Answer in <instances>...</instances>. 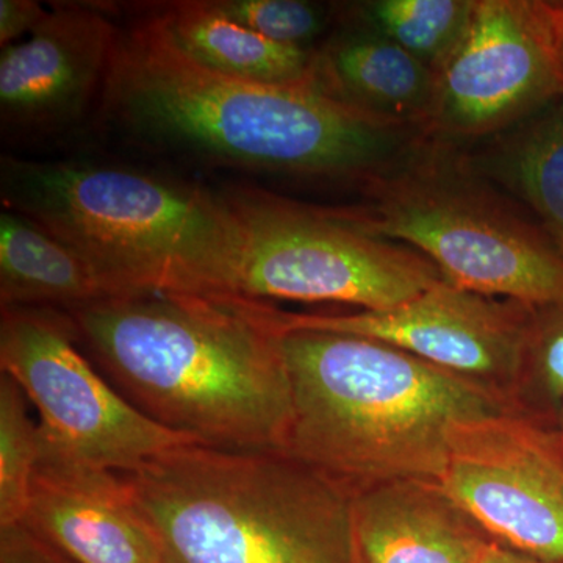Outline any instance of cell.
<instances>
[{
  "label": "cell",
  "instance_id": "cell-9",
  "mask_svg": "<svg viewBox=\"0 0 563 563\" xmlns=\"http://www.w3.org/2000/svg\"><path fill=\"white\" fill-rule=\"evenodd\" d=\"M562 98L550 2L474 0L461 40L437 69L422 129L444 140L483 139Z\"/></svg>",
  "mask_w": 563,
  "mask_h": 563
},
{
  "label": "cell",
  "instance_id": "cell-20",
  "mask_svg": "<svg viewBox=\"0 0 563 563\" xmlns=\"http://www.w3.org/2000/svg\"><path fill=\"white\" fill-rule=\"evenodd\" d=\"M510 402L515 412L558 426L563 412V303L532 310Z\"/></svg>",
  "mask_w": 563,
  "mask_h": 563
},
{
  "label": "cell",
  "instance_id": "cell-7",
  "mask_svg": "<svg viewBox=\"0 0 563 563\" xmlns=\"http://www.w3.org/2000/svg\"><path fill=\"white\" fill-rule=\"evenodd\" d=\"M225 198L242 229L236 295L244 298L346 303L377 312L446 279L420 252L363 232L336 209L251 188Z\"/></svg>",
  "mask_w": 563,
  "mask_h": 563
},
{
  "label": "cell",
  "instance_id": "cell-24",
  "mask_svg": "<svg viewBox=\"0 0 563 563\" xmlns=\"http://www.w3.org/2000/svg\"><path fill=\"white\" fill-rule=\"evenodd\" d=\"M49 10L35 0H0V46L32 35L46 20Z\"/></svg>",
  "mask_w": 563,
  "mask_h": 563
},
{
  "label": "cell",
  "instance_id": "cell-8",
  "mask_svg": "<svg viewBox=\"0 0 563 563\" xmlns=\"http://www.w3.org/2000/svg\"><path fill=\"white\" fill-rule=\"evenodd\" d=\"M0 366L38 410L41 429L92 465L129 472L163 451L199 443L135 409L85 357L66 310L2 307Z\"/></svg>",
  "mask_w": 563,
  "mask_h": 563
},
{
  "label": "cell",
  "instance_id": "cell-21",
  "mask_svg": "<svg viewBox=\"0 0 563 563\" xmlns=\"http://www.w3.org/2000/svg\"><path fill=\"white\" fill-rule=\"evenodd\" d=\"M40 457V422L32 420L20 384L0 376V528L21 523L27 512Z\"/></svg>",
  "mask_w": 563,
  "mask_h": 563
},
{
  "label": "cell",
  "instance_id": "cell-18",
  "mask_svg": "<svg viewBox=\"0 0 563 563\" xmlns=\"http://www.w3.org/2000/svg\"><path fill=\"white\" fill-rule=\"evenodd\" d=\"M479 169L528 203L563 258V98L514 128Z\"/></svg>",
  "mask_w": 563,
  "mask_h": 563
},
{
  "label": "cell",
  "instance_id": "cell-26",
  "mask_svg": "<svg viewBox=\"0 0 563 563\" xmlns=\"http://www.w3.org/2000/svg\"><path fill=\"white\" fill-rule=\"evenodd\" d=\"M551 20H553V31L555 41V51H558L559 62L563 70V2H550Z\"/></svg>",
  "mask_w": 563,
  "mask_h": 563
},
{
  "label": "cell",
  "instance_id": "cell-17",
  "mask_svg": "<svg viewBox=\"0 0 563 563\" xmlns=\"http://www.w3.org/2000/svg\"><path fill=\"white\" fill-rule=\"evenodd\" d=\"M109 298L101 282L68 244L38 222L3 209L0 213V303L2 307H76Z\"/></svg>",
  "mask_w": 563,
  "mask_h": 563
},
{
  "label": "cell",
  "instance_id": "cell-22",
  "mask_svg": "<svg viewBox=\"0 0 563 563\" xmlns=\"http://www.w3.org/2000/svg\"><path fill=\"white\" fill-rule=\"evenodd\" d=\"M218 9L251 31L287 46L312 49L329 16L320 5L299 0H214Z\"/></svg>",
  "mask_w": 563,
  "mask_h": 563
},
{
  "label": "cell",
  "instance_id": "cell-12",
  "mask_svg": "<svg viewBox=\"0 0 563 563\" xmlns=\"http://www.w3.org/2000/svg\"><path fill=\"white\" fill-rule=\"evenodd\" d=\"M118 29L98 7L58 3L0 52V125L14 139L65 131L103 95Z\"/></svg>",
  "mask_w": 563,
  "mask_h": 563
},
{
  "label": "cell",
  "instance_id": "cell-27",
  "mask_svg": "<svg viewBox=\"0 0 563 563\" xmlns=\"http://www.w3.org/2000/svg\"><path fill=\"white\" fill-rule=\"evenodd\" d=\"M555 429H558L559 439H561L562 451H563V412L561 415V418H559L558 426H555Z\"/></svg>",
  "mask_w": 563,
  "mask_h": 563
},
{
  "label": "cell",
  "instance_id": "cell-23",
  "mask_svg": "<svg viewBox=\"0 0 563 563\" xmlns=\"http://www.w3.org/2000/svg\"><path fill=\"white\" fill-rule=\"evenodd\" d=\"M0 563H73L27 526L0 528Z\"/></svg>",
  "mask_w": 563,
  "mask_h": 563
},
{
  "label": "cell",
  "instance_id": "cell-19",
  "mask_svg": "<svg viewBox=\"0 0 563 563\" xmlns=\"http://www.w3.org/2000/svg\"><path fill=\"white\" fill-rule=\"evenodd\" d=\"M474 0H377L358 5L363 27L380 33L433 74L461 40Z\"/></svg>",
  "mask_w": 563,
  "mask_h": 563
},
{
  "label": "cell",
  "instance_id": "cell-15",
  "mask_svg": "<svg viewBox=\"0 0 563 563\" xmlns=\"http://www.w3.org/2000/svg\"><path fill=\"white\" fill-rule=\"evenodd\" d=\"M435 74L409 52L368 27L336 35L317 51V84L355 109L424 128Z\"/></svg>",
  "mask_w": 563,
  "mask_h": 563
},
{
  "label": "cell",
  "instance_id": "cell-2",
  "mask_svg": "<svg viewBox=\"0 0 563 563\" xmlns=\"http://www.w3.org/2000/svg\"><path fill=\"white\" fill-rule=\"evenodd\" d=\"M66 312L91 362L152 421L222 450L284 453L291 385L268 302L150 291Z\"/></svg>",
  "mask_w": 563,
  "mask_h": 563
},
{
  "label": "cell",
  "instance_id": "cell-5",
  "mask_svg": "<svg viewBox=\"0 0 563 563\" xmlns=\"http://www.w3.org/2000/svg\"><path fill=\"white\" fill-rule=\"evenodd\" d=\"M118 474L163 563H354L350 493L282 451L187 443Z\"/></svg>",
  "mask_w": 563,
  "mask_h": 563
},
{
  "label": "cell",
  "instance_id": "cell-1",
  "mask_svg": "<svg viewBox=\"0 0 563 563\" xmlns=\"http://www.w3.org/2000/svg\"><path fill=\"white\" fill-rule=\"evenodd\" d=\"M102 107L136 139L254 172L373 180L412 146L410 125L318 85H263L206 68L146 18L118 32Z\"/></svg>",
  "mask_w": 563,
  "mask_h": 563
},
{
  "label": "cell",
  "instance_id": "cell-14",
  "mask_svg": "<svg viewBox=\"0 0 563 563\" xmlns=\"http://www.w3.org/2000/svg\"><path fill=\"white\" fill-rule=\"evenodd\" d=\"M354 563H481L493 542L439 484L399 481L351 495Z\"/></svg>",
  "mask_w": 563,
  "mask_h": 563
},
{
  "label": "cell",
  "instance_id": "cell-25",
  "mask_svg": "<svg viewBox=\"0 0 563 563\" xmlns=\"http://www.w3.org/2000/svg\"><path fill=\"white\" fill-rule=\"evenodd\" d=\"M481 563H559L543 561V559L532 558V555L518 553L503 544L492 542L485 551L483 562Z\"/></svg>",
  "mask_w": 563,
  "mask_h": 563
},
{
  "label": "cell",
  "instance_id": "cell-11",
  "mask_svg": "<svg viewBox=\"0 0 563 563\" xmlns=\"http://www.w3.org/2000/svg\"><path fill=\"white\" fill-rule=\"evenodd\" d=\"M532 310L448 279L377 312L292 313L268 303L269 320L279 332L312 329L377 340L483 385L509 402Z\"/></svg>",
  "mask_w": 563,
  "mask_h": 563
},
{
  "label": "cell",
  "instance_id": "cell-13",
  "mask_svg": "<svg viewBox=\"0 0 563 563\" xmlns=\"http://www.w3.org/2000/svg\"><path fill=\"white\" fill-rule=\"evenodd\" d=\"M22 525L73 563H163L162 544L120 474L77 457L40 426Z\"/></svg>",
  "mask_w": 563,
  "mask_h": 563
},
{
  "label": "cell",
  "instance_id": "cell-3",
  "mask_svg": "<svg viewBox=\"0 0 563 563\" xmlns=\"http://www.w3.org/2000/svg\"><path fill=\"white\" fill-rule=\"evenodd\" d=\"M280 342L292 406L284 453L350 495L439 484L453 422L514 410L498 393L366 336L295 329Z\"/></svg>",
  "mask_w": 563,
  "mask_h": 563
},
{
  "label": "cell",
  "instance_id": "cell-4",
  "mask_svg": "<svg viewBox=\"0 0 563 563\" xmlns=\"http://www.w3.org/2000/svg\"><path fill=\"white\" fill-rule=\"evenodd\" d=\"M0 195L80 255L107 296L236 295L243 236L225 195L121 166L3 158Z\"/></svg>",
  "mask_w": 563,
  "mask_h": 563
},
{
  "label": "cell",
  "instance_id": "cell-6",
  "mask_svg": "<svg viewBox=\"0 0 563 563\" xmlns=\"http://www.w3.org/2000/svg\"><path fill=\"white\" fill-rule=\"evenodd\" d=\"M368 198L336 210L369 235L410 244L457 287L533 309L563 303V258L542 229L459 163H404L369 180Z\"/></svg>",
  "mask_w": 563,
  "mask_h": 563
},
{
  "label": "cell",
  "instance_id": "cell-10",
  "mask_svg": "<svg viewBox=\"0 0 563 563\" xmlns=\"http://www.w3.org/2000/svg\"><path fill=\"white\" fill-rule=\"evenodd\" d=\"M439 485L493 542L563 563L558 429L514 410L455 421Z\"/></svg>",
  "mask_w": 563,
  "mask_h": 563
},
{
  "label": "cell",
  "instance_id": "cell-16",
  "mask_svg": "<svg viewBox=\"0 0 563 563\" xmlns=\"http://www.w3.org/2000/svg\"><path fill=\"white\" fill-rule=\"evenodd\" d=\"M151 18L192 60L224 76L280 87L318 85L317 51L265 38L210 0L169 2Z\"/></svg>",
  "mask_w": 563,
  "mask_h": 563
}]
</instances>
